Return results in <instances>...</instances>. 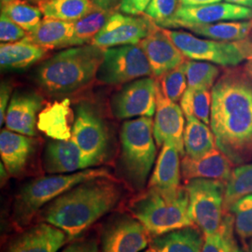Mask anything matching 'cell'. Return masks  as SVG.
<instances>
[{"label": "cell", "instance_id": "obj_1", "mask_svg": "<svg viewBox=\"0 0 252 252\" xmlns=\"http://www.w3.org/2000/svg\"><path fill=\"white\" fill-rule=\"evenodd\" d=\"M210 128L217 148L234 165L252 161V80L244 67L226 69L212 90Z\"/></svg>", "mask_w": 252, "mask_h": 252}, {"label": "cell", "instance_id": "obj_2", "mask_svg": "<svg viewBox=\"0 0 252 252\" xmlns=\"http://www.w3.org/2000/svg\"><path fill=\"white\" fill-rule=\"evenodd\" d=\"M125 195V187L114 178L87 180L46 205L37 216L62 230L70 242L118 207Z\"/></svg>", "mask_w": 252, "mask_h": 252}, {"label": "cell", "instance_id": "obj_3", "mask_svg": "<svg viewBox=\"0 0 252 252\" xmlns=\"http://www.w3.org/2000/svg\"><path fill=\"white\" fill-rule=\"evenodd\" d=\"M104 52L105 49L94 44L69 47L41 63L34 80L51 96L78 92L96 79Z\"/></svg>", "mask_w": 252, "mask_h": 252}, {"label": "cell", "instance_id": "obj_4", "mask_svg": "<svg viewBox=\"0 0 252 252\" xmlns=\"http://www.w3.org/2000/svg\"><path fill=\"white\" fill-rule=\"evenodd\" d=\"M126 209L146 227L152 237L193 225L185 186L175 190L148 187L129 200Z\"/></svg>", "mask_w": 252, "mask_h": 252}, {"label": "cell", "instance_id": "obj_5", "mask_svg": "<svg viewBox=\"0 0 252 252\" xmlns=\"http://www.w3.org/2000/svg\"><path fill=\"white\" fill-rule=\"evenodd\" d=\"M113 178L106 167L87 168L69 174H55L29 181L20 191L13 205L12 220L17 228L30 224L37 213L54 199L84 181Z\"/></svg>", "mask_w": 252, "mask_h": 252}, {"label": "cell", "instance_id": "obj_6", "mask_svg": "<svg viewBox=\"0 0 252 252\" xmlns=\"http://www.w3.org/2000/svg\"><path fill=\"white\" fill-rule=\"evenodd\" d=\"M120 140V163L124 177L133 189L141 191L156 158L152 117L126 121L121 129Z\"/></svg>", "mask_w": 252, "mask_h": 252}, {"label": "cell", "instance_id": "obj_7", "mask_svg": "<svg viewBox=\"0 0 252 252\" xmlns=\"http://www.w3.org/2000/svg\"><path fill=\"white\" fill-rule=\"evenodd\" d=\"M186 58L206 61L222 66H236L252 55V42L248 38L239 41L203 39L184 31L164 29Z\"/></svg>", "mask_w": 252, "mask_h": 252}, {"label": "cell", "instance_id": "obj_8", "mask_svg": "<svg viewBox=\"0 0 252 252\" xmlns=\"http://www.w3.org/2000/svg\"><path fill=\"white\" fill-rule=\"evenodd\" d=\"M189 195V216L204 235L216 233L222 223L226 182L194 179L184 183Z\"/></svg>", "mask_w": 252, "mask_h": 252}, {"label": "cell", "instance_id": "obj_9", "mask_svg": "<svg viewBox=\"0 0 252 252\" xmlns=\"http://www.w3.org/2000/svg\"><path fill=\"white\" fill-rule=\"evenodd\" d=\"M71 139L91 167L98 166L108 158L109 134L99 111L89 103H81L75 110Z\"/></svg>", "mask_w": 252, "mask_h": 252}, {"label": "cell", "instance_id": "obj_10", "mask_svg": "<svg viewBox=\"0 0 252 252\" xmlns=\"http://www.w3.org/2000/svg\"><path fill=\"white\" fill-rule=\"evenodd\" d=\"M151 76V65L140 46H116L105 49L96 80L106 85H122Z\"/></svg>", "mask_w": 252, "mask_h": 252}, {"label": "cell", "instance_id": "obj_11", "mask_svg": "<svg viewBox=\"0 0 252 252\" xmlns=\"http://www.w3.org/2000/svg\"><path fill=\"white\" fill-rule=\"evenodd\" d=\"M151 234L131 214L115 213L102 226V252H140L150 245Z\"/></svg>", "mask_w": 252, "mask_h": 252}, {"label": "cell", "instance_id": "obj_12", "mask_svg": "<svg viewBox=\"0 0 252 252\" xmlns=\"http://www.w3.org/2000/svg\"><path fill=\"white\" fill-rule=\"evenodd\" d=\"M252 9L231 3H213L199 6L179 5L171 18L158 24L162 28H186L220 22L251 20Z\"/></svg>", "mask_w": 252, "mask_h": 252}, {"label": "cell", "instance_id": "obj_13", "mask_svg": "<svg viewBox=\"0 0 252 252\" xmlns=\"http://www.w3.org/2000/svg\"><path fill=\"white\" fill-rule=\"evenodd\" d=\"M157 92L158 82L153 77L127 83L111 98L112 114L119 120L152 117L156 111Z\"/></svg>", "mask_w": 252, "mask_h": 252}, {"label": "cell", "instance_id": "obj_14", "mask_svg": "<svg viewBox=\"0 0 252 252\" xmlns=\"http://www.w3.org/2000/svg\"><path fill=\"white\" fill-rule=\"evenodd\" d=\"M158 27L147 15H127L114 12L94 37L91 44L103 49L124 45H138Z\"/></svg>", "mask_w": 252, "mask_h": 252}, {"label": "cell", "instance_id": "obj_15", "mask_svg": "<svg viewBox=\"0 0 252 252\" xmlns=\"http://www.w3.org/2000/svg\"><path fill=\"white\" fill-rule=\"evenodd\" d=\"M183 110L176 102L166 98L158 89L157 105L153 121V135L158 147L165 142L175 145L181 157L185 155L183 135L185 130V119Z\"/></svg>", "mask_w": 252, "mask_h": 252}, {"label": "cell", "instance_id": "obj_16", "mask_svg": "<svg viewBox=\"0 0 252 252\" xmlns=\"http://www.w3.org/2000/svg\"><path fill=\"white\" fill-rule=\"evenodd\" d=\"M138 45L144 52L155 79L186 61L185 55L175 45L162 27H157Z\"/></svg>", "mask_w": 252, "mask_h": 252}, {"label": "cell", "instance_id": "obj_17", "mask_svg": "<svg viewBox=\"0 0 252 252\" xmlns=\"http://www.w3.org/2000/svg\"><path fill=\"white\" fill-rule=\"evenodd\" d=\"M42 105V96L34 91L15 92L6 112V129L22 135L35 136L37 118Z\"/></svg>", "mask_w": 252, "mask_h": 252}, {"label": "cell", "instance_id": "obj_18", "mask_svg": "<svg viewBox=\"0 0 252 252\" xmlns=\"http://www.w3.org/2000/svg\"><path fill=\"white\" fill-rule=\"evenodd\" d=\"M234 163L219 148L198 159L184 155L181 159V176L184 183L194 179L222 180L227 182Z\"/></svg>", "mask_w": 252, "mask_h": 252}, {"label": "cell", "instance_id": "obj_19", "mask_svg": "<svg viewBox=\"0 0 252 252\" xmlns=\"http://www.w3.org/2000/svg\"><path fill=\"white\" fill-rule=\"evenodd\" d=\"M65 243L68 239L62 230L41 221L20 234L8 252H58Z\"/></svg>", "mask_w": 252, "mask_h": 252}, {"label": "cell", "instance_id": "obj_20", "mask_svg": "<svg viewBox=\"0 0 252 252\" xmlns=\"http://www.w3.org/2000/svg\"><path fill=\"white\" fill-rule=\"evenodd\" d=\"M43 166L49 174H69L91 168L90 163L71 138L50 141L46 146Z\"/></svg>", "mask_w": 252, "mask_h": 252}, {"label": "cell", "instance_id": "obj_21", "mask_svg": "<svg viewBox=\"0 0 252 252\" xmlns=\"http://www.w3.org/2000/svg\"><path fill=\"white\" fill-rule=\"evenodd\" d=\"M35 148L36 141L32 136L22 135L8 129L1 130V160L10 176L18 177L26 170Z\"/></svg>", "mask_w": 252, "mask_h": 252}, {"label": "cell", "instance_id": "obj_22", "mask_svg": "<svg viewBox=\"0 0 252 252\" xmlns=\"http://www.w3.org/2000/svg\"><path fill=\"white\" fill-rule=\"evenodd\" d=\"M75 120L68 98L47 105L37 118V129L54 140L71 138Z\"/></svg>", "mask_w": 252, "mask_h": 252}, {"label": "cell", "instance_id": "obj_23", "mask_svg": "<svg viewBox=\"0 0 252 252\" xmlns=\"http://www.w3.org/2000/svg\"><path fill=\"white\" fill-rule=\"evenodd\" d=\"M180 156L181 154L175 145L170 142L162 145L148 187L163 190L180 189L182 179Z\"/></svg>", "mask_w": 252, "mask_h": 252}, {"label": "cell", "instance_id": "obj_24", "mask_svg": "<svg viewBox=\"0 0 252 252\" xmlns=\"http://www.w3.org/2000/svg\"><path fill=\"white\" fill-rule=\"evenodd\" d=\"M47 54V50L36 45L28 37L13 43H1L0 65L2 70H26L39 62Z\"/></svg>", "mask_w": 252, "mask_h": 252}, {"label": "cell", "instance_id": "obj_25", "mask_svg": "<svg viewBox=\"0 0 252 252\" xmlns=\"http://www.w3.org/2000/svg\"><path fill=\"white\" fill-rule=\"evenodd\" d=\"M204 239L198 227L188 226L152 237L149 246L151 252H201Z\"/></svg>", "mask_w": 252, "mask_h": 252}, {"label": "cell", "instance_id": "obj_26", "mask_svg": "<svg viewBox=\"0 0 252 252\" xmlns=\"http://www.w3.org/2000/svg\"><path fill=\"white\" fill-rule=\"evenodd\" d=\"M27 37L46 50L75 47L74 22L44 18Z\"/></svg>", "mask_w": 252, "mask_h": 252}, {"label": "cell", "instance_id": "obj_27", "mask_svg": "<svg viewBox=\"0 0 252 252\" xmlns=\"http://www.w3.org/2000/svg\"><path fill=\"white\" fill-rule=\"evenodd\" d=\"M183 141L185 154L193 159L203 157L217 147L211 128L192 116H186Z\"/></svg>", "mask_w": 252, "mask_h": 252}, {"label": "cell", "instance_id": "obj_28", "mask_svg": "<svg viewBox=\"0 0 252 252\" xmlns=\"http://www.w3.org/2000/svg\"><path fill=\"white\" fill-rule=\"evenodd\" d=\"M189 31L199 36L219 41H239L249 37L252 31V19L248 21H228L190 27Z\"/></svg>", "mask_w": 252, "mask_h": 252}, {"label": "cell", "instance_id": "obj_29", "mask_svg": "<svg viewBox=\"0 0 252 252\" xmlns=\"http://www.w3.org/2000/svg\"><path fill=\"white\" fill-rule=\"evenodd\" d=\"M37 4L44 18L66 22L80 20L94 7L92 0H39Z\"/></svg>", "mask_w": 252, "mask_h": 252}, {"label": "cell", "instance_id": "obj_30", "mask_svg": "<svg viewBox=\"0 0 252 252\" xmlns=\"http://www.w3.org/2000/svg\"><path fill=\"white\" fill-rule=\"evenodd\" d=\"M114 12V9H103L94 6L88 14L75 21L74 38L76 46L91 44L94 37L96 36Z\"/></svg>", "mask_w": 252, "mask_h": 252}, {"label": "cell", "instance_id": "obj_31", "mask_svg": "<svg viewBox=\"0 0 252 252\" xmlns=\"http://www.w3.org/2000/svg\"><path fill=\"white\" fill-rule=\"evenodd\" d=\"M212 93L210 89L187 88L180 99L185 116H192L210 126Z\"/></svg>", "mask_w": 252, "mask_h": 252}, {"label": "cell", "instance_id": "obj_32", "mask_svg": "<svg viewBox=\"0 0 252 252\" xmlns=\"http://www.w3.org/2000/svg\"><path fill=\"white\" fill-rule=\"evenodd\" d=\"M1 13L24 28L28 34L34 32L42 21V12L27 1L15 0L1 6Z\"/></svg>", "mask_w": 252, "mask_h": 252}, {"label": "cell", "instance_id": "obj_33", "mask_svg": "<svg viewBox=\"0 0 252 252\" xmlns=\"http://www.w3.org/2000/svg\"><path fill=\"white\" fill-rule=\"evenodd\" d=\"M252 193V162L244 163L234 168L226 182L224 211L237 200Z\"/></svg>", "mask_w": 252, "mask_h": 252}, {"label": "cell", "instance_id": "obj_34", "mask_svg": "<svg viewBox=\"0 0 252 252\" xmlns=\"http://www.w3.org/2000/svg\"><path fill=\"white\" fill-rule=\"evenodd\" d=\"M234 233V216L225 212L222 223L216 233L205 235L201 252H234L237 246Z\"/></svg>", "mask_w": 252, "mask_h": 252}, {"label": "cell", "instance_id": "obj_35", "mask_svg": "<svg viewBox=\"0 0 252 252\" xmlns=\"http://www.w3.org/2000/svg\"><path fill=\"white\" fill-rule=\"evenodd\" d=\"M184 68L187 77L188 88L212 90L220 76V68L208 62L186 60Z\"/></svg>", "mask_w": 252, "mask_h": 252}, {"label": "cell", "instance_id": "obj_36", "mask_svg": "<svg viewBox=\"0 0 252 252\" xmlns=\"http://www.w3.org/2000/svg\"><path fill=\"white\" fill-rule=\"evenodd\" d=\"M156 80L158 82V89L162 95L176 103L181 99L183 94L188 88L184 63L163 74Z\"/></svg>", "mask_w": 252, "mask_h": 252}, {"label": "cell", "instance_id": "obj_37", "mask_svg": "<svg viewBox=\"0 0 252 252\" xmlns=\"http://www.w3.org/2000/svg\"><path fill=\"white\" fill-rule=\"evenodd\" d=\"M228 212L234 216L235 234L242 239L252 238V193L234 202Z\"/></svg>", "mask_w": 252, "mask_h": 252}, {"label": "cell", "instance_id": "obj_38", "mask_svg": "<svg viewBox=\"0 0 252 252\" xmlns=\"http://www.w3.org/2000/svg\"><path fill=\"white\" fill-rule=\"evenodd\" d=\"M178 7V0H152L145 11V15L158 25L167 19L171 18Z\"/></svg>", "mask_w": 252, "mask_h": 252}, {"label": "cell", "instance_id": "obj_39", "mask_svg": "<svg viewBox=\"0 0 252 252\" xmlns=\"http://www.w3.org/2000/svg\"><path fill=\"white\" fill-rule=\"evenodd\" d=\"M28 36L27 31L13 21L1 13L0 16V41L1 43L17 42Z\"/></svg>", "mask_w": 252, "mask_h": 252}, {"label": "cell", "instance_id": "obj_40", "mask_svg": "<svg viewBox=\"0 0 252 252\" xmlns=\"http://www.w3.org/2000/svg\"><path fill=\"white\" fill-rule=\"evenodd\" d=\"M99 241L94 236L76 238L61 252H99Z\"/></svg>", "mask_w": 252, "mask_h": 252}, {"label": "cell", "instance_id": "obj_41", "mask_svg": "<svg viewBox=\"0 0 252 252\" xmlns=\"http://www.w3.org/2000/svg\"><path fill=\"white\" fill-rule=\"evenodd\" d=\"M152 0H120L118 9L127 15H141Z\"/></svg>", "mask_w": 252, "mask_h": 252}, {"label": "cell", "instance_id": "obj_42", "mask_svg": "<svg viewBox=\"0 0 252 252\" xmlns=\"http://www.w3.org/2000/svg\"><path fill=\"white\" fill-rule=\"evenodd\" d=\"M11 91H12V86L11 84L3 81L1 83L0 87V126H3L5 123V117H6V112L9 107V102H10V95H11Z\"/></svg>", "mask_w": 252, "mask_h": 252}, {"label": "cell", "instance_id": "obj_43", "mask_svg": "<svg viewBox=\"0 0 252 252\" xmlns=\"http://www.w3.org/2000/svg\"><path fill=\"white\" fill-rule=\"evenodd\" d=\"M94 5L103 9H113L119 0H92Z\"/></svg>", "mask_w": 252, "mask_h": 252}, {"label": "cell", "instance_id": "obj_44", "mask_svg": "<svg viewBox=\"0 0 252 252\" xmlns=\"http://www.w3.org/2000/svg\"><path fill=\"white\" fill-rule=\"evenodd\" d=\"M222 0H179L180 5L186 6H199V5H207L213 3H220Z\"/></svg>", "mask_w": 252, "mask_h": 252}, {"label": "cell", "instance_id": "obj_45", "mask_svg": "<svg viewBox=\"0 0 252 252\" xmlns=\"http://www.w3.org/2000/svg\"><path fill=\"white\" fill-rule=\"evenodd\" d=\"M227 3H231L238 6H243L252 9V0H224Z\"/></svg>", "mask_w": 252, "mask_h": 252}, {"label": "cell", "instance_id": "obj_46", "mask_svg": "<svg viewBox=\"0 0 252 252\" xmlns=\"http://www.w3.org/2000/svg\"><path fill=\"white\" fill-rule=\"evenodd\" d=\"M244 69L246 70V72L248 73V75L251 77L252 80V55L248 59L247 63L244 66Z\"/></svg>", "mask_w": 252, "mask_h": 252}, {"label": "cell", "instance_id": "obj_47", "mask_svg": "<svg viewBox=\"0 0 252 252\" xmlns=\"http://www.w3.org/2000/svg\"><path fill=\"white\" fill-rule=\"evenodd\" d=\"M0 167H1V181L3 183V180H6L8 179L9 172L7 171V169H6V167H5L3 162H1V166Z\"/></svg>", "mask_w": 252, "mask_h": 252}, {"label": "cell", "instance_id": "obj_48", "mask_svg": "<svg viewBox=\"0 0 252 252\" xmlns=\"http://www.w3.org/2000/svg\"><path fill=\"white\" fill-rule=\"evenodd\" d=\"M13 1H15V0H0V2H1V6L5 5V4H8L9 2H13Z\"/></svg>", "mask_w": 252, "mask_h": 252}, {"label": "cell", "instance_id": "obj_49", "mask_svg": "<svg viewBox=\"0 0 252 252\" xmlns=\"http://www.w3.org/2000/svg\"><path fill=\"white\" fill-rule=\"evenodd\" d=\"M234 252H244L243 250L242 249H240L238 246H236L235 247V249H234Z\"/></svg>", "mask_w": 252, "mask_h": 252}, {"label": "cell", "instance_id": "obj_50", "mask_svg": "<svg viewBox=\"0 0 252 252\" xmlns=\"http://www.w3.org/2000/svg\"><path fill=\"white\" fill-rule=\"evenodd\" d=\"M151 252V251H148V252Z\"/></svg>", "mask_w": 252, "mask_h": 252}, {"label": "cell", "instance_id": "obj_51", "mask_svg": "<svg viewBox=\"0 0 252 252\" xmlns=\"http://www.w3.org/2000/svg\"></svg>", "mask_w": 252, "mask_h": 252}, {"label": "cell", "instance_id": "obj_52", "mask_svg": "<svg viewBox=\"0 0 252 252\" xmlns=\"http://www.w3.org/2000/svg\"><path fill=\"white\" fill-rule=\"evenodd\" d=\"M38 1H39V0H37V2H38Z\"/></svg>", "mask_w": 252, "mask_h": 252}]
</instances>
